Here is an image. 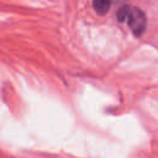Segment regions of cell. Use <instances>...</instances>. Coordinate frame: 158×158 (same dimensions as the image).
Returning a JSON list of instances; mask_svg holds the SVG:
<instances>
[{"instance_id": "6da1fadb", "label": "cell", "mask_w": 158, "mask_h": 158, "mask_svg": "<svg viewBox=\"0 0 158 158\" xmlns=\"http://www.w3.org/2000/svg\"><path fill=\"white\" fill-rule=\"evenodd\" d=\"M117 20L120 22L126 21L136 36H141L146 30V15L135 6L125 5L117 11Z\"/></svg>"}, {"instance_id": "7a4b0ae2", "label": "cell", "mask_w": 158, "mask_h": 158, "mask_svg": "<svg viewBox=\"0 0 158 158\" xmlns=\"http://www.w3.org/2000/svg\"><path fill=\"white\" fill-rule=\"evenodd\" d=\"M110 2L109 1H104V0H100V1H94L93 2V7L94 10L99 14V15H104L107 12L109 7H110Z\"/></svg>"}]
</instances>
